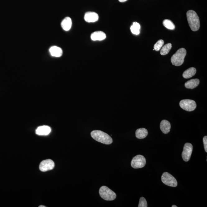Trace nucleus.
I'll return each mask as SVG.
<instances>
[{"mask_svg": "<svg viewBox=\"0 0 207 207\" xmlns=\"http://www.w3.org/2000/svg\"><path fill=\"white\" fill-rule=\"evenodd\" d=\"M99 193L101 198L106 201H113L116 198L115 192L106 186H102L100 188Z\"/></svg>", "mask_w": 207, "mask_h": 207, "instance_id": "obj_4", "label": "nucleus"}, {"mask_svg": "<svg viewBox=\"0 0 207 207\" xmlns=\"http://www.w3.org/2000/svg\"><path fill=\"white\" fill-rule=\"evenodd\" d=\"M51 132V129L48 126H39L36 130V134L39 136H47Z\"/></svg>", "mask_w": 207, "mask_h": 207, "instance_id": "obj_12", "label": "nucleus"}, {"mask_svg": "<svg viewBox=\"0 0 207 207\" xmlns=\"http://www.w3.org/2000/svg\"><path fill=\"white\" fill-rule=\"evenodd\" d=\"M55 167V163L51 159H47L41 162L39 166L41 171L45 172L53 169Z\"/></svg>", "mask_w": 207, "mask_h": 207, "instance_id": "obj_9", "label": "nucleus"}, {"mask_svg": "<svg viewBox=\"0 0 207 207\" xmlns=\"http://www.w3.org/2000/svg\"><path fill=\"white\" fill-rule=\"evenodd\" d=\"M193 147L191 144L186 143L184 145L182 157L185 162H188L191 157L193 152Z\"/></svg>", "mask_w": 207, "mask_h": 207, "instance_id": "obj_8", "label": "nucleus"}, {"mask_svg": "<svg viewBox=\"0 0 207 207\" xmlns=\"http://www.w3.org/2000/svg\"><path fill=\"white\" fill-rule=\"evenodd\" d=\"M72 24L71 19L69 17H66L62 21L61 26L63 30L68 31L71 29Z\"/></svg>", "mask_w": 207, "mask_h": 207, "instance_id": "obj_15", "label": "nucleus"}, {"mask_svg": "<svg viewBox=\"0 0 207 207\" xmlns=\"http://www.w3.org/2000/svg\"><path fill=\"white\" fill-rule=\"evenodd\" d=\"M196 70L193 67H191L184 72L183 76L184 78L188 79L193 77L196 73Z\"/></svg>", "mask_w": 207, "mask_h": 207, "instance_id": "obj_18", "label": "nucleus"}, {"mask_svg": "<svg viewBox=\"0 0 207 207\" xmlns=\"http://www.w3.org/2000/svg\"><path fill=\"white\" fill-rule=\"evenodd\" d=\"M49 52L52 56L55 57H61L63 54V50L62 48L55 46L51 47L49 49Z\"/></svg>", "mask_w": 207, "mask_h": 207, "instance_id": "obj_13", "label": "nucleus"}, {"mask_svg": "<svg viewBox=\"0 0 207 207\" xmlns=\"http://www.w3.org/2000/svg\"><path fill=\"white\" fill-rule=\"evenodd\" d=\"M106 35L102 31H96L91 34V39L93 41H102L106 39Z\"/></svg>", "mask_w": 207, "mask_h": 207, "instance_id": "obj_11", "label": "nucleus"}, {"mask_svg": "<svg viewBox=\"0 0 207 207\" xmlns=\"http://www.w3.org/2000/svg\"><path fill=\"white\" fill-rule=\"evenodd\" d=\"M160 128L161 131L164 134H168L170 132L171 129L170 122L166 120H163L160 123Z\"/></svg>", "mask_w": 207, "mask_h": 207, "instance_id": "obj_14", "label": "nucleus"}, {"mask_svg": "<svg viewBox=\"0 0 207 207\" xmlns=\"http://www.w3.org/2000/svg\"><path fill=\"white\" fill-rule=\"evenodd\" d=\"M172 48L171 44L168 43L163 46L160 51V54L162 55H165L169 53Z\"/></svg>", "mask_w": 207, "mask_h": 207, "instance_id": "obj_20", "label": "nucleus"}, {"mask_svg": "<svg viewBox=\"0 0 207 207\" xmlns=\"http://www.w3.org/2000/svg\"><path fill=\"white\" fill-rule=\"evenodd\" d=\"M177 206H176V205H172V207H177Z\"/></svg>", "mask_w": 207, "mask_h": 207, "instance_id": "obj_27", "label": "nucleus"}, {"mask_svg": "<svg viewBox=\"0 0 207 207\" xmlns=\"http://www.w3.org/2000/svg\"><path fill=\"white\" fill-rule=\"evenodd\" d=\"M146 163V159L143 156L137 155L135 156L131 161V166L133 168L137 169L144 167Z\"/></svg>", "mask_w": 207, "mask_h": 207, "instance_id": "obj_6", "label": "nucleus"}, {"mask_svg": "<svg viewBox=\"0 0 207 207\" xmlns=\"http://www.w3.org/2000/svg\"><path fill=\"white\" fill-rule=\"evenodd\" d=\"M148 134V132L145 128H140L136 130V136L139 139H143L145 138Z\"/></svg>", "mask_w": 207, "mask_h": 207, "instance_id": "obj_17", "label": "nucleus"}, {"mask_svg": "<svg viewBox=\"0 0 207 207\" xmlns=\"http://www.w3.org/2000/svg\"><path fill=\"white\" fill-rule=\"evenodd\" d=\"M139 207H147V203L144 197H141L140 199Z\"/></svg>", "mask_w": 207, "mask_h": 207, "instance_id": "obj_23", "label": "nucleus"}, {"mask_svg": "<svg viewBox=\"0 0 207 207\" xmlns=\"http://www.w3.org/2000/svg\"><path fill=\"white\" fill-rule=\"evenodd\" d=\"M163 24L164 27L167 29L171 30H173L175 29V25L170 20H164L163 22Z\"/></svg>", "mask_w": 207, "mask_h": 207, "instance_id": "obj_21", "label": "nucleus"}, {"mask_svg": "<svg viewBox=\"0 0 207 207\" xmlns=\"http://www.w3.org/2000/svg\"><path fill=\"white\" fill-rule=\"evenodd\" d=\"M39 207H45V206H43V205H41V206H39Z\"/></svg>", "mask_w": 207, "mask_h": 207, "instance_id": "obj_26", "label": "nucleus"}, {"mask_svg": "<svg viewBox=\"0 0 207 207\" xmlns=\"http://www.w3.org/2000/svg\"><path fill=\"white\" fill-rule=\"evenodd\" d=\"M187 19L191 30L197 31L200 29V21L198 15L195 11L189 10L186 13Z\"/></svg>", "mask_w": 207, "mask_h": 207, "instance_id": "obj_1", "label": "nucleus"}, {"mask_svg": "<svg viewBox=\"0 0 207 207\" xmlns=\"http://www.w3.org/2000/svg\"><path fill=\"white\" fill-rule=\"evenodd\" d=\"M164 42V41L162 40H160L157 41V42L154 46V50L156 51H160L163 46Z\"/></svg>", "mask_w": 207, "mask_h": 207, "instance_id": "obj_22", "label": "nucleus"}, {"mask_svg": "<svg viewBox=\"0 0 207 207\" xmlns=\"http://www.w3.org/2000/svg\"><path fill=\"white\" fill-rule=\"evenodd\" d=\"M127 1V0H119V1L121 2H124Z\"/></svg>", "mask_w": 207, "mask_h": 207, "instance_id": "obj_25", "label": "nucleus"}, {"mask_svg": "<svg viewBox=\"0 0 207 207\" xmlns=\"http://www.w3.org/2000/svg\"><path fill=\"white\" fill-rule=\"evenodd\" d=\"M180 106L182 109L190 112L194 111L196 108V104L193 100L183 99L180 101Z\"/></svg>", "mask_w": 207, "mask_h": 207, "instance_id": "obj_7", "label": "nucleus"}, {"mask_svg": "<svg viewBox=\"0 0 207 207\" xmlns=\"http://www.w3.org/2000/svg\"><path fill=\"white\" fill-rule=\"evenodd\" d=\"M140 29V25L136 22L133 23L131 27V32L133 34H136V35H138L139 34Z\"/></svg>", "mask_w": 207, "mask_h": 207, "instance_id": "obj_19", "label": "nucleus"}, {"mask_svg": "<svg viewBox=\"0 0 207 207\" xmlns=\"http://www.w3.org/2000/svg\"><path fill=\"white\" fill-rule=\"evenodd\" d=\"M186 55V51L184 48L179 49L175 54L172 56L171 61L173 65L180 66L184 62L185 57Z\"/></svg>", "mask_w": 207, "mask_h": 207, "instance_id": "obj_3", "label": "nucleus"}, {"mask_svg": "<svg viewBox=\"0 0 207 207\" xmlns=\"http://www.w3.org/2000/svg\"><path fill=\"white\" fill-rule=\"evenodd\" d=\"M204 145L205 152H207V136H205L203 139Z\"/></svg>", "mask_w": 207, "mask_h": 207, "instance_id": "obj_24", "label": "nucleus"}, {"mask_svg": "<svg viewBox=\"0 0 207 207\" xmlns=\"http://www.w3.org/2000/svg\"><path fill=\"white\" fill-rule=\"evenodd\" d=\"M99 16L98 14L95 12H88L86 13L84 16L85 21L88 23H94L98 21L99 19Z\"/></svg>", "mask_w": 207, "mask_h": 207, "instance_id": "obj_10", "label": "nucleus"}, {"mask_svg": "<svg viewBox=\"0 0 207 207\" xmlns=\"http://www.w3.org/2000/svg\"><path fill=\"white\" fill-rule=\"evenodd\" d=\"M161 179L163 183L169 186L175 187L178 185L176 179L168 172H164Z\"/></svg>", "mask_w": 207, "mask_h": 207, "instance_id": "obj_5", "label": "nucleus"}, {"mask_svg": "<svg viewBox=\"0 0 207 207\" xmlns=\"http://www.w3.org/2000/svg\"><path fill=\"white\" fill-rule=\"evenodd\" d=\"M91 136L93 139L101 143L109 145L112 143L113 139L109 135L103 131L95 130L91 132Z\"/></svg>", "mask_w": 207, "mask_h": 207, "instance_id": "obj_2", "label": "nucleus"}, {"mask_svg": "<svg viewBox=\"0 0 207 207\" xmlns=\"http://www.w3.org/2000/svg\"><path fill=\"white\" fill-rule=\"evenodd\" d=\"M200 84V80L198 79L191 80L186 82L185 87L186 88L191 89L196 88Z\"/></svg>", "mask_w": 207, "mask_h": 207, "instance_id": "obj_16", "label": "nucleus"}]
</instances>
